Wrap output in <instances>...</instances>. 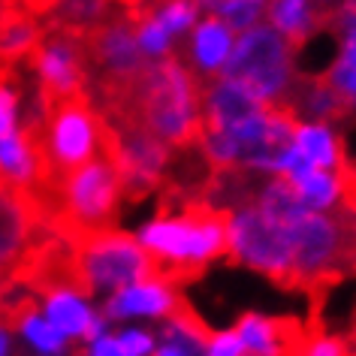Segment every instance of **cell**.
<instances>
[{
  "label": "cell",
  "instance_id": "1",
  "mask_svg": "<svg viewBox=\"0 0 356 356\" xmlns=\"http://www.w3.org/2000/svg\"><path fill=\"white\" fill-rule=\"evenodd\" d=\"M160 193V215L139 229V242L154 257L157 278L178 287L200 278L211 260L229 254V211L202 197Z\"/></svg>",
  "mask_w": 356,
  "mask_h": 356
},
{
  "label": "cell",
  "instance_id": "2",
  "mask_svg": "<svg viewBox=\"0 0 356 356\" xmlns=\"http://www.w3.org/2000/svg\"><path fill=\"white\" fill-rule=\"evenodd\" d=\"M121 200L124 191L118 166L109 157V151L100 145V154L60 178L46 215V227L64 238L109 229L121 209Z\"/></svg>",
  "mask_w": 356,
  "mask_h": 356
},
{
  "label": "cell",
  "instance_id": "3",
  "mask_svg": "<svg viewBox=\"0 0 356 356\" xmlns=\"http://www.w3.org/2000/svg\"><path fill=\"white\" fill-rule=\"evenodd\" d=\"M67 242L88 296L100 290H121L127 284L157 278V263L148 248L127 233H118L115 227L73 236Z\"/></svg>",
  "mask_w": 356,
  "mask_h": 356
},
{
  "label": "cell",
  "instance_id": "4",
  "mask_svg": "<svg viewBox=\"0 0 356 356\" xmlns=\"http://www.w3.org/2000/svg\"><path fill=\"white\" fill-rule=\"evenodd\" d=\"M296 49L272 24H251L238 42H233L220 73L242 82L263 103H281L296 76Z\"/></svg>",
  "mask_w": 356,
  "mask_h": 356
},
{
  "label": "cell",
  "instance_id": "5",
  "mask_svg": "<svg viewBox=\"0 0 356 356\" xmlns=\"http://www.w3.org/2000/svg\"><path fill=\"white\" fill-rule=\"evenodd\" d=\"M229 257L248 269L272 278L278 287L293 284V251L287 220L269 218L257 206H238L229 211Z\"/></svg>",
  "mask_w": 356,
  "mask_h": 356
},
{
  "label": "cell",
  "instance_id": "6",
  "mask_svg": "<svg viewBox=\"0 0 356 356\" xmlns=\"http://www.w3.org/2000/svg\"><path fill=\"white\" fill-rule=\"evenodd\" d=\"M28 64L37 79V112L64 97L88 91V60L79 31L46 24L37 46L31 49Z\"/></svg>",
  "mask_w": 356,
  "mask_h": 356
},
{
  "label": "cell",
  "instance_id": "7",
  "mask_svg": "<svg viewBox=\"0 0 356 356\" xmlns=\"http://www.w3.org/2000/svg\"><path fill=\"white\" fill-rule=\"evenodd\" d=\"M269 103L254 97L242 82L229 79L224 73L202 79L200 88V112H202V127L200 130H227L233 124L251 118Z\"/></svg>",
  "mask_w": 356,
  "mask_h": 356
},
{
  "label": "cell",
  "instance_id": "8",
  "mask_svg": "<svg viewBox=\"0 0 356 356\" xmlns=\"http://www.w3.org/2000/svg\"><path fill=\"white\" fill-rule=\"evenodd\" d=\"M42 227L46 224L19 191L0 188V278H10Z\"/></svg>",
  "mask_w": 356,
  "mask_h": 356
},
{
  "label": "cell",
  "instance_id": "9",
  "mask_svg": "<svg viewBox=\"0 0 356 356\" xmlns=\"http://www.w3.org/2000/svg\"><path fill=\"white\" fill-rule=\"evenodd\" d=\"M181 293L172 284L160 281V278H148V281H136L127 287L115 290L109 302L103 308L106 320H124V317H169L172 311L181 305Z\"/></svg>",
  "mask_w": 356,
  "mask_h": 356
},
{
  "label": "cell",
  "instance_id": "10",
  "mask_svg": "<svg viewBox=\"0 0 356 356\" xmlns=\"http://www.w3.org/2000/svg\"><path fill=\"white\" fill-rule=\"evenodd\" d=\"M229 51H233V28L220 15L209 13L202 22H197L188 46H184V51H178V58L200 79H209L224 70Z\"/></svg>",
  "mask_w": 356,
  "mask_h": 356
},
{
  "label": "cell",
  "instance_id": "11",
  "mask_svg": "<svg viewBox=\"0 0 356 356\" xmlns=\"http://www.w3.org/2000/svg\"><path fill=\"white\" fill-rule=\"evenodd\" d=\"M88 296L73 290H55L46 293L42 299V308H46V320L55 329H60L64 335H76L85 338L88 344L97 341L106 332V317H97L91 308H88Z\"/></svg>",
  "mask_w": 356,
  "mask_h": 356
},
{
  "label": "cell",
  "instance_id": "12",
  "mask_svg": "<svg viewBox=\"0 0 356 356\" xmlns=\"http://www.w3.org/2000/svg\"><path fill=\"white\" fill-rule=\"evenodd\" d=\"M266 13H269L272 28L281 31L296 51H302V46L323 24V13L317 10L314 0H272Z\"/></svg>",
  "mask_w": 356,
  "mask_h": 356
},
{
  "label": "cell",
  "instance_id": "13",
  "mask_svg": "<svg viewBox=\"0 0 356 356\" xmlns=\"http://www.w3.org/2000/svg\"><path fill=\"white\" fill-rule=\"evenodd\" d=\"M302 154H305L311 163L317 169H335L347 160V151H344V142L341 136L329 127V124H317V121H299L296 127V139H293Z\"/></svg>",
  "mask_w": 356,
  "mask_h": 356
},
{
  "label": "cell",
  "instance_id": "14",
  "mask_svg": "<svg viewBox=\"0 0 356 356\" xmlns=\"http://www.w3.org/2000/svg\"><path fill=\"white\" fill-rule=\"evenodd\" d=\"M118 0H58L55 10L49 13L46 24H58V28L70 31H88L97 22H103L109 13L118 10Z\"/></svg>",
  "mask_w": 356,
  "mask_h": 356
},
{
  "label": "cell",
  "instance_id": "15",
  "mask_svg": "<svg viewBox=\"0 0 356 356\" xmlns=\"http://www.w3.org/2000/svg\"><path fill=\"white\" fill-rule=\"evenodd\" d=\"M323 82L332 88L335 97L341 100L347 109H350V115L356 112V33H350V37L341 40V51H338V58L329 64Z\"/></svg>",
  "mask_w": 356,
  "mask_h": 356
},
{
  "label": "cell",
  "instance_id": "16",
  "mask_svg": "<svg viewBox=\"0 0 356 356\" xmlns=\"http://www.w3.org/2000/svg\"><path fill=\"white\" fill-rule=\"evenodd\" d=\"M19 332L40 356H67V335L51 326L46 317H40L37 311L22 320Z\"/></svg>",
  "mask_w": 356,
  "mask_h": 356
},
{
  "label": "cell",
  "instance_id": "17",
  "mask_svg": "<svg viewBox=\"0 0 356 356\" xmlns=\"http://www.w3.org/2000/svg\"><path fill=\"white\" fill-rule=\"evenodd\" d=\"M124 356H148L154 350V335L145 332V329H127L121 338H118Z\"/></svg>",
  "mask_w": 356,
  "mask_h": 356
},
{
  "label": "cell",
  "instance_id": "18",
  "mask_svg": "<svg viewBox=\"0 0 356 356\" xmlns=\"http://www.w3.org/2000/svg\"><path fill=\"white\" fill-rule=\"evenodd\" d=\"M206 356H245V344L238 338V332H218V335H211Z\"/></svg>",
  "mask_w": 356,
  "mask_h": 356
},
{
  "label": "cell",
  "instance_id": "19",
  "mask_svg": "<svg viewBox=\"0 0 356 356\" xmlns=\"http://www.w3.org/2000/svg\"><path fill=\"white\" fill-rule=\"evenodd\" d=\"M88 356H124V350H121L118 338L103 332L100 338H97V341L88 344Z\"/></svg>",
  "mask_w": 356,
  "mask_h": 356
},
{
  "label": "cell",
  "instance_id": "20",
  "mask_svg": "<svg viewBox=\"0 0 356 356\" xmlns=\"http://www.w3.org/2000/svg\"><path fill=\"white\" fill-rule=\"evenodd\" d=\"M154 356H188V353H184L178 344H172V341H163V344L157 347V353H154Z\"/></svg>",
  "mask_w": 356,
  "mask_h": 356
},
{
  "label": "cell",
  "instance_id": "21",
  "mask_svg": "<svg viewBox=\"0 0 356 356\" xmlns=\"http://www.w3.org/2000/svg\"><path fill=\"white\" fill-rule=\"evenodd\" d=\"M10 353H13L10 332H6V326H0V356H10Z\"/></svg>",
  "mask_w": 356,
  "mask_h": 356
},
{
  "label": "cell",
  "instance_id": "22",
  "mask_svg": "<svg viewBox=\"0 0 356 356\" xmlns=\"http://www.w3.org/2000/svg\"><path fill=\"white\" fill-rule=\"evenodd\" d=\"M118 3H121V6H127V10H133V6H142L145 0H118Z\"/></svg>",
  "mask_w": 356,
  "mask_h": 356
},
{
  "label": "cell",
  "instance_id": "23",
  "mask_svg": "<svg viewBox=\"0 0 356 356\" xmlns=\"http://www.w3.org/2000/svg\"><path fill=\"white\" fill-rule=\"evenodd\" d=\"M347 341H350V347H353V356H356V326H353V332H350V338H347Z\"/></svg>",
  "mask_w": 356,
  "mask_h": 356
}]
</instances>
